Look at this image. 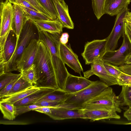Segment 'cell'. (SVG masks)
<instances>
[{
    "mask_svg": "<svg viewBox=\"0 0 131 131\" xmlns=\"http://www.w3.org/2000/svg\"><path fill=\"white\" fill-rule=\"evenodd\" d=\"M131 2V0H106L105 14L111 16L116 15L124 8L128 6Z\"/></svg>",
    "mask_w": 131,
    "mask_h": 131,
    "instance_id": "21",
    "label": "cell"
},
{
    "mask_svg": "<svg viewBox=\"0 0 131 131\" xmlns=\"http://www.w3.org/2000/svg\"><path fill=\"white\" fill-rule=\"evenodd\" d=\"M69 94L64 90L59 89L54 90L40 100L63 103L66 101Z\"/></svg>",
    "mask_w": 131,
    "mask_h": 131,
    "instance_id": "23",
    "label": "cell"
},
{
    "mask_svg": "<svg viewBox=\"0 0 131 131\" xmlns=\"http://www.w3.org/2000/svg\"><path fill=\"white\" fill-rule=\"evenodd\" d=\"M128 85L129 86H130L131 88V84H129Z\"/></svg>",
    "mask_w": 131,
    "mask_h": 131,
    "instance_id": "48",
    "label": "cell"
},
{
    "mask_svg": "<svg viewBox=\"0 0 131 131\" xmlns=\"http://www.w3.org/2000/svg\"><path fill=\"white\" fill-rule=\"evenodd\" d=\"M104 62L101 59L91 63L90 69L83 73L84 77L88 79L95 75L108 86L118 85L117 79L107 71L104 66Z\"/></svg>",
    "mask_w": 131,
    "mask_h": 131,
    "instance_id": "10",
    "label": "cell"
},
{
    "mask_svg": "<svg viewBox=\"0 0 131 131\" xmlns=\"http://www.w3.org/2000/svg\"><path fill=\"white\" fill-rule=\"evenodd\" d=\"M17 42V35L13 29L9 33L3 49L0 50V59L4 60L5 64L12 57L15 50Z\"/></svg>",
    "mask_w": 131,
    "mask_h": 131,
    "instance_id": "17",
    "label": "cell"
},
{
    "mask_svg": "<svg viewBox=\"0 0 131 131\" xmlns=\"http://www.w3.org/2000/svg\"><path fill=\"white\" fill-rule=\"evenodd\" d=\"M33 86V85L23 78L21 76L15 83L11 90L6 95L2 98L8 97L14 94L31 87Z\"/></svg>",
    "mask_w": 131,
    "mask_h": 131,
    "instance_id": "27",
    "label": "cell"
},
{
    "mask_svg": "<svg viewBox=\"0 0 131 131\" xmlns=\"http://www.w3.org/2000/svg\"><path fill=\"white\" fill-rule=\"evenodd\" d=\"M131 64V51L126 56L125 60V64Z\"/></svg>",
    "mask_w": 131,
    "mask_h": 131,
    "instance_id": "46",
    "label": "cell"
},
{
    "mask_svg": "<svg viewBox=\"0 0 131 131\" xmlns=\"http://www.w3.org/2000/svg\"><path fill=\"white\" fill-rule=\"evenodd\" d=\"M123 40L121 46L117 50L106 51L102 60L115 66H119L125 64L126 56L131 51V46L124 32Z\"/></svg>",
    "mask_w": 131,
    "mask_h": 131,
    "instance_id": "9",
    "label": "cell"
},
{
    "mask_svg": "<svg viewBox=\"0 0 131 131\" xmlns=\"http://www.w3.org/2000/svg\"><path fill=\"white\" fill-rule=\"evenodd\" d=\"M33 1H35V2H36L37 3H39L38 2V1L37 0H33Z\"/></svg>",
    "mask_w": 131,
    "mask_h": 131,
    "instance_id": "47",
    "label": "cell"
},
{
    "mask_svg": "<svg viewBox=\"0 0 131 131\" xmlns=\"http://www.w3.org/2000/svg\"><path fill=\"white\" fill-rule=\"evenodd\" d=\"M120 107L117 96L112 89L108 86L84 103L82 108L113 110L120 113L122 111Z\"/></svg>",
    "mask_w": 131,
    "mask_h": 131,
    "instance_id": "5",
    "label": "cell"
},
{
    "mask_svg": "<svg viewBox=\"0 0 131 131\" xmlns=\"http://www.w3.org/2000/svg\"><path fill=\"white\" fill-rule=\"evenodd\" d=\"M124 33L131 46V27L125 21Z\"/></svg>",
    "mask_w": 131,
    "mask_h": 131,
    "instance_id": "41",
    "label": "cell"
},
{
    "mask_svg": "<svg viewBox=\"0 0 131 131\" xmlns=\"http://www.w3.org/2000/svg\"><path fill=\"white\" fill-rule=\"evenodd\" d=\"M21 77L33 85H35L38 80L36 65L34 64L21 73Z\"/></svg>",
    "mask_w": 131,
    "mask_h": 131,
    "instance_id": "26",
    "label": "cell"
},
{
    "mask_svg": "<svg viewBox=\"0 0 131 131\" xmlns=\"http://www.w3.org/2000/svg\"><path fill=\"white\" fill-rule=\"evenodd\" d=\"M125 21L131 27V12L128 11L125 18Z\"/></svg>",
    "mask_w": 131,
    "mask_h": 131,
    "instance_id": "45",
    "label": "cell"
},
{
    "mask_svg": "<svg viewBox=\"0 0 131 131\" xmlns=\"http://www.w3.org/2000/svg\"><path fill=\"white\" fill-rule=\"evenodd\" d=\"M0 10V50H2L9 33L13 29V7L6 0L1 3Z\"/></svg>",
    "mask_w": 131,
    "mask_h": 131,
    "instance_id": "6",
    "label": "cell"
},
{
    "mask_svg": "<svg viewBox=\"0 0 131 131\" xmlns=\"http://www.w3.org/2000/svg\"><path fill=\"white\" fill-rule=\"evenodd\" d=\"M35 26L30 20L27 21L20 34L13 54L5 64V72L17 71L18 66L24 51L31 40L36 38Z\"/></svg>",
    "mask_w": 131,
    "mask_h": 131,
    "instance_id": "4",
    "label": "cell"
},
{
    "mask_svg": "<svg viewBox=\"0 0 131 131\" xmlns=\"http://www.w3.org/2000/svg\"><path fill=\"white\" fill-rule=\"evenodd\" d=\"M16 107V115L17 116L29 111H33L35 109L42 106L32 104Z\"/></svg>",
    "mask_w": 131,
    "mask_h": 131,
    "instance_id": "33",
    "label": "cell"
},
{
    "mask_svg": "<svg viewBox=\"0 0 131 131\" xmlns=\"http://www.w3.org/2000/svg\"><path fill=\"white\" fill-rule=\"evenodd\" d=\"M40 88L35 85L24 90L18 92L6 98L0 99V102H5L14 104L16 102L40 90Z\"/></svg>",
    "mask_w": 131,
    "mask_h": 131,
    "instance_id": "22",
    "label": "cell"
},
{
    "mask_svg": "<svg viewBox=\"0 0 131 131\" xmlns=\"http://www.w3.org/2000/svg\"><path fill=\"white\" fill-rule=\"evenodd\" d=\"M38 40L39 48L34 63L38 77L35 85L40 88L59 89L49 51L42 41Z\"/></svg>",
    "mask_w": 131,
    "mask_h": 131,
    "instance_id": "1",
    "label": "cell"
},
{
    "mask_svg": "<svg viewBox=\"0 0 131 131\" xmlns=\"http://www.w3.org/2000/svg\"><path fill=\"white\" fill-rule=\"evenodd\" d=\"M106 0H92L94 13L98 20L105 14L104 7Z\"/></svg>",
    "mask_w": 131,
    "mask_h": 131,
    "instance_id": "30",
    "label": "cell"
},
{
    "mask_svg": "<svg viewBox=\"0 0 131 131\" xmlns=\"http://www.w3.org/2000/svg\"><path fill=\"white\" fill-rule=\"evenodd\" d=\"M129 11V9L127 6L116 15L113 28L110 34L106 38V51L115 50L119 40L124 32L125 18L127 13Z\"/></svg>",
    "mask_w": 131,
    "mask_h": 131,
    "instance_id": "8",
    "label": "cell"
},
{
    "mask_svg": "<svg viewBox=\"0 0 131 131\" xmlns=\"http://www.w3.org/2000/svg\"><path fill=\"white\" fill-rule=\"evenodd\" d=\"M69 35L67 32L62 33L60 38V43L61 44H67L68 41Z\"/></svg>",
    "mask_w": 131,
    "mask_h": 131,
    "instance_id": "43",
    "label": "cell"
},
{
    "mask_svg": "<svg viewBox=\"0 0 131 131\" xmlns=\"http://www.w3.org/2000/svg\"><path fill=\"white\" fill-rule=\"evenodd\" d=\"M119 94L117 96L120 107H131V88L128 85H123Z\"/></svg>",
    "mask_w": 131,
    "mask_h": 131,
    "instance_id": "25",
    "label": "cell"
},
{
    "mask_svg": "<svg viewBox=\"0 0 131 131\" xmlns=\"http://www.w3.org/2000/svg\"><path fill=\"white\" fill-rule=\"evenodd\" d=\"M52 1L58 15V18L63 28L73 29L74 24L70 16L67 4L63 0Z\"/></svg>",
    "mask_w": 131,
    "mask_h": 131,
    "instance_id": "16",
    "label": "cell"
},
{
    "mask_svg": "<svg viewBox=\"0 0 131 131\" xmlns=\"http://www.w3.org/2000/svg\"><path fill=\"white\" fill-rule=\"evenodd\" d=\"M104 65L107 71L117 80L122 72L116 66L108 62H104Z\"/></svg>",
    "mask_w": 131,
    "mask_h": 131,
    "instance_id": "32",
    "label": "cell"
},
{
    "mask_svg": "<svg viewBox=\"0 0 131 131\" xmlns=\"http://www.w3.org/2000/svg\"><path fill=\"white\" fill-rule=\"evenodd\" d=\"M51 108V112L47 115L54 120L84 118L81 109L75 110L62 107Z\"/></svg>",
    "mask_w": 131,
    "mask_h": 131,
    "instance_id": "15",
    "label": "cell"
},
{
    "mask_svg": "<svg viewBox=\"0 0 131 131\" xmlns=\"http://www.w3.org/2000/svg\"><path fill=\"white\" fill-rule=\"evenodd\" d=\"M124 116L128 120L131 121V107H129L124 112Z\"/></svg>",
    "mask_w": 131,
    "mask_h": 131,
    "instance_id": "44",
    "label": "cell"
},
{
    "mask_svg": "<svg viewBox=\"0 0 131 131\" xmlns=\"http://www.w3.org/2000/svg\"><path fill=\"white\" fill-rule=\"evenodd\" d=\"M116 67L118 69L123 73L131 76V64H124Z\"/></svg>",
    "mask_w": 131,
    "mask_h": 131,
    "instance_id": "40",
    "label": "cell"
},
{
    "mask_svg": "<svg viewBox=\"0 0 131 131\" xmlns=\"http://www.w3.org/2000/svg\"><path fill=\"white\" fill-rule=\"evenodd\" d=\"M38 39L34 38L30 41L24 51L17 67V71L21 73L34 63L39 48Z\"/></svg>",
    "mask_w": 131,
    "mask_h": 131,
    "instance_id": "12",
    "label": "cell"
},
{
    "mask_svg": "<svg viewBox=\"0 0 131 131\" xmlns=\"http://www.w3.org/2000/svg\"><path fill=\"white\" fill-rule=\"evenodd\" d=\"M106 38L87 42L81 55L85 64H89L102 58L106 52Z\"/></svg>",
    "mask_w": 131,
    "mask_h": 131,
    "instance_id": "7",
    "label": "cell"
},
{
    "mask_svg": "<svg viewBox=\"0 0 131 131\" xmlns=\"http://www.w3.org/2000/svg\"><path fill=\"white\" fill-rule=\"evenodd\" d=\"M37 29L51 34H62L63 25L58 18L54 20L32 21Z\"/></svg>",
    "mask_w": 131,
    "mask_h": 131,
    "instance_id": "18",
    "label": "cell"
},
{
    "mask_svg": "<svg viewBox=\"0 0 131 131\" xmlns=\"http://www.w3.org/2000/svg\"><path fill=\"white\" fill-rule=\"evenodd\" d=\"M42 7L52 17L53 20L58 18V15L52 0H37Z\"/></svg>",
    "mask_w": 131,
    "mask_h": 131,
    "instance_id": "31",
    "label": "cell"
},
{
    "mask_svg": "<svg viewBox=\"0 0 131 131\" xmlns=\"http://www.w3.org/2000/svg\"><path fill=\"white\" fill-rule=\"evenodd\" d=\"M35 8L39 12L43 14L49 18L53 20L50 15L39 3H37L33 0H25Z\"/></svg>",
    "mask_w": 131,
    "mask_h": 131,
    "instance_id": "34",
    "label": "cell"
},
{
    "mask_svg": "<svg viewBox=\"0 0 131 131\" xmlns=\"http://www.w3.org/2000/svg\"></svg>",
    "mask_w": 131,
    "mask_h": 131,
    "instance_id": "49",
    "label": "cell"
},
{
    "mask_svg": "<svg viewBox=\"0 0 131 131\" xmlns=\"http://www.w3.org/2000/svg\"><path fill=\"white\" fill-rule=\"evenodd\" d=\"M60 51V57L63 63L82 76L81 73L83 72V68L78 56L73 51L70 45L61 43Z\"/></svg>",
    "mask_w": 131,
    "mask_h": 131,
    "instance_id": "11",
    "label": "cell"
},
{
    "mask_svg": "<svg viewBox=\"0 0 131 131\" xmlns=\"http://www.w3.org/2000/svg\"><path fill=\"white\" fill-rule=\"evenodd\" d=\"M83 115V119H89L93 121L109 119H119L120 116L117 112L113 110L81 109Z\"/></svg>",
    "mask_w": 131,
    "mask_h": 131,
    "instance_id": "13",
    "label": "cell"
},
{
    "mask_svg": "<svg viewBox=\"0 0 131 131\" xmlns=\"http://www.w3.org/2000/svg\"><path fill=\"white\" fill-rule=\"evenodd\" d=\"M10 3L13 4H16L24 6L39 12L31 5L25 0H8Z\"/></svg>",
    "mask_w": 131,
    "mask_h": 131,
    "instance_id": "37",
    "label": "cell"
},
{
    "mask_svg": "<svg viewBox=\"0 0 131 131\" xmlns=\"http://www.w3.org/2000/svg\"><path fill=\"white\" fill-rule=\"evenodd\" d=\"M19 78L12 82L0 90V99L3 98L12 89L15 83Z\"/></svg>",
    "mask_w": 131,
    "mask_h": 131,
    "instance_id": "38",
    "label": "cell"
},
{
    "mask_svg": "<svg viewBox=\"0 0 131 131\" xmlns=\"http://www.w3.org/2000/svg\"><path fill=\"white\" fill-rule=\"evenodd\" d=\"M37 112L45 114L47 115L51 112V108L46 107H42L34 110Z\"/></svg>",
    "mask_w": 131,
    "mask_h": 131,
    "instance_id": "42",
    "label": "cell"
},
{
    "mask_svg": "<svg viewBox=\"0 0 131 131\" xmlns=\"http://www.w3.org/2000/svg\"><path fill=\"white\" fill-rule=\"evenodd\" d=\"M21 73H12L11 72H5L0 75V90L14 80L20 78Z\"/></svg>",
    "mask_w": 131,
    "mask_h": 131,
    "instance_id": "29",
    "label": "cell"
},
{
    "mask_svg": "<svg viewBox=\"0 0 131 131\" xmlns=\"http://www.w3.org/2000/svg\"><path fill=\"white\" fill-rule=\"evenodd\" d=\"M0 108L4 118L13 120L17 116L16 107L14 104L5 102H0Z\"/></svg>",
    "mask_w": 131,
    "mask_h": 131,
    "instance_id": "24",
    "label": "cell"
},
{
    "mask_svg": "<svg viewBox=\"0 0 131 131\" xmlns=\"http://www.w3.org/2000/svg\"><path fill=\"white\" fill-rule=\"evenodd\" d=\"M23 10L29 20L31 21L50 19L42 13L30 8L20 6Z\"/></svg>",
    "mask_w": 131,
    "mask_h": 131,
    "instance_id": "28",
    "label": "cell"
},
{
    "mask_svg": "<svg viewBox=\"0 0 131 131\" xmlns=\"http://www.w3.org/2000/svg\"><path fill=\"white\" fill-rule=\"evenodd\" d=\"M118 85L131 84V76L126 74L122 72L117 80Z\"/></svg>",
    "mask_w": 131,
    "mask_h": 131,
    "instance_id": "35",
    "label": "cell"
},
{
    "mask_svg": "<svg viewBox=\"0 0 131 131\" xmlns=\"http://www.w3.org/2000/svg\"><path fill=\"white\" fill-rule=\"evenodd\" d=\"M62 103L52 102L43 100H40L33 104L42 107H46L53 108Z\"/></svg>",
    "mask_w": 131,
    "mask_h": 131,
    "instance_id": "36",
    "label": "cell"
},
{
    "mask_svg": "<svg viewBox=\"0 0 131 131\" xmlns=\"http://www.w3.org/2000/svg\"><path fill=\"white\" fill-rule=\"evenodd\" d=\"M37 29L38 40L44 44L50 52L59 88L64 90L69 73L60 55V38L62 34H51Z\"/></svg>",
    "mask_w": 131,
    "mask_h": 131,
    "instance_id": "2",
    "label": "cell"
},
{
    "mask_svg": "<svg viewBox=\"0 0 131 131\" xmlns=\"http://www.w3.org/2000/svg\"><path fill=\"white\" fill-rule=\"evenodd\" d=\"M54 90L50 88H41L39 90L16 102L14 104L16 107H17L33 104Z\"/></svg>",
    "mask_w": 131,
    "mask_h": 131,
    "instance_id": "20",
    "label": "cell"
},
{
    "mask_svg": "<svg viewBox=\"0 0 131 131\" xmlns=\"http://www.w3.org/2000/svg\"><path fill=\"white\" fill-rule=\"evenodd\" d=\"M108 86L100 81H92L88 86L77 92L69 93L64 102L55 107H62L71 110L82 108L84 104L100 93Z\"/></svg>",
    "mask_w": 131,
    "mask_h": 131,
    "instance_id": "3",
    "label": "cell"
},
{
    "mask_svg": "<svg viewBox=\"0 0 131 131\" xmlns=\"http://www.w3.org/2000/svg\"><path fill=\"white\" fill-rule=\"evenodd\" d=\"M92 81L84 77L77 76L69 73L64 90L69 93H75L87 87Z\"/></svg>",
    "mask_w": 131,
    "mask_h": 131,
    "instance_id": "14",
    "label": "cell"
},
{
    "mask_svg": "<svg viewBox=\"0 0 131 131\" xmlns=\"http://www.w3.org/2000/svg\"><path fill=\"white\" fill-rule=\"evenodd\" d=\"M8 121H1L0 123L5 125H26L30 123L27 122L20 121L8 120Z\"/></svg>",
    "mask_w": 131,
    "mask_h": 131,
    "instance_id": "39",
    "label": "cell"
},
{
    "mask_svg": "<svg viewBox=\"0 0 131 131\" xmlns=\"http://www.w3.org/2000/svg\"><path fill=\"white\" fill-rule=\"evenodd\" d=\"M13 29L17 35L18 41L20 34L27 21V16L20 5L13 4Z\"/></svg>",
    "mask_w": 131,
    "mask_h": 131,
    "instance_id": "19",
    "label": "cell"
}]
</instances>
